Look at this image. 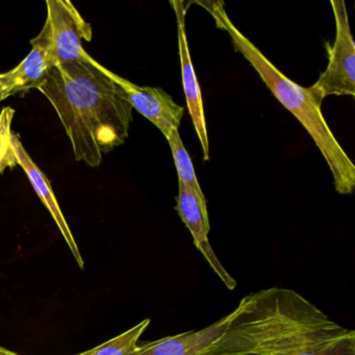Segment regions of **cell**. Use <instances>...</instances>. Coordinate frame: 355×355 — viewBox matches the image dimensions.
Instances as JSON below:
<instances>
[{"mask_svg":"<svg viewBox=\"0 0 355 355\" xmlns=\"http://www.w3.org/2000/svg\"><path fill=\"white\" fill-rule=\"evenodd\" d=\"M200 355H355V332L288 288L247 295Z\"/></svg>","mask_w":355,"mask_h":355,"instance_id":"cell-1","label":"cell"},{"mask_svg":"<svg viewBox=\"0 0 355 355\" xmlns=\"http://www.w3.org/2000/svg\"><path fill=\"white\" fill-rule=\"evenodd\" d=\"M37 89L57 112L76 162L98 167L103 155L128 140L134 107L90 55L51 68Z\"/></svg>","mask_w":355,"mask_h":355,"instance_id":"cell-2","label":"cell"},{"mask_svg":"<svg viewBox=\"0 0 355 355\" xmlns=\"http://www.w3.org/2000/svg\"><path fill=\"white\" fill-rule=\"evenodd\" d=\"M198 3L213 16L217 28L227 33L236 51L250 63L272 94L309 132L329 166L336 192L352 194L355 188V165L326 123L322 114V101L311 89L299 86L280 72L232 24L222 1Z\"/></svg>","mask_w":355,"mask_h":355,"instance_id":"cell-3","label":"cell"},{"mask_svg":"<svg viewBox=\"0 0 355 355\" xmlns=\"http://www.w3.org/2000/svg\"><path fill=\"white\" fill-rule=\"evenodd\" d=\"M336 20V39L328 47L329 63L319 80L309 87L323 101L327 96H354L355 46L349 26L348 13L343 0L330 1Z\"/></svg>","mask_w":355,"mask_h":355,"instance_id":"cell-4","label":"cell"},{"mask_svg":"<svg viewBox=\"0 0 355 355\" xmlns=\"http://www.w3.org/2000/svg\"><path fill=\"white\" fill-rule=\"evenodd\" d=\"M47 18L51 36V57L55 66L86 61L88 53L83 40L90 42L93 31L90 24L69 0H47Z\"/></svg>","mask_w":355,"mask_h":355,"instance_id":"cell-5","label":"cell"},{"mask_svg":"<svg viewBox=\"0 0 355 355\" xmlns=\"http://www.w3.org/2000/svg\"><path fill=\"white\" fill-rule=\"evenodd\" d=\"M101 68L123 89L132 107L155 124L166 138L172 130H180L184 109L182 105H178L163 89L138 86L114 73L101 64Z\"/></svg>","mask_w":355,"mask_h":355,"instance_id":"cell-6","label":"cell"},{"mask_svg":"<svg viewBox=\"0 0 355 355\" xmlns=\"http://www.w3.org/2000/svg\"><path fill=\"white\" fill-rule=\"evenodd\" d=\"M175 209L184 225L192 234L196 248L202 253L207 263L211 265L225 286L230 290H234L236 286V280L227 273L225 268L220 263L209 244V220L207 199L201 198L192 189L178 180Z\"/></svg>","mask_w":355,"mask_h":355,"instance_id":"cell-7","label":"cell"},{"mask_svg":"<svg viewBox=\"0 0 355 355\" xmlns=\"http://www.w3.org/2000/svg\"><path fill=\"white\" fill-rule=\"evenodd\" d=\"M171 6L175 12L178 21V51H180V65H182V85H184V95H186L187 105L194 124L195 130L198 136L199 142L203 151V159L209 161V144L207 137V121H205V110H203L202 97H201L200 87L193 68L191 60L190 49H189L188 38L184 28V18H186L187 8L184 7L182 1H171Z\"/></svg>","mask_w":355,"mask_h":355,"instance_id":"cell-8","label":"cell"},{"mask_svg":"<svg viewBox=\"0 0 355 355\" xmlns=\"http://www.w3.org/2000/svg\"><path fill=\"white\" fill-rule=\"evenodd\" d=\"M32 51L26 59L14 69L3 73L7 84L8 94H17L37 89L51 68L55 67L51 57V36L49 22L36 38L31 40Z\"/></svg>","mask_w":355,"mask_h":355,"instance_id":"cell-9","label":"cell"},{"mask_svg":"<svg viewBox=\"0 0 355 355\" xmlns=\"http://www.w3.org/2000/svg\"><path fill=\"white\" fill-rule=\"evenodd\" d=\"M13 144L16 155H17L18 164H19V166H21L22 169L26 172L39 198L41 199L46 209H49L51 217L53 218L58 227L61 230L62 234H63L66 243L69 246L74 259H76V263H78L80 269H84V259H83L82 255H80L78 244H76V240H74L73 234H72L71 230H70L69 225H68L67 221H66L65 217H64L63 213H62L61 207H60L59 203H58L49 178L41 171L38 165L33 161L32 157H31V155H28V151L26 150L24 145H22L18 135L13 134Z\"/></svg>","mask_w":355,"mask_h":355,"instance_id":"cell-10","label":"cell"},{"mask_svg":"<svg viewBox=\"0 0 355 355\" xmlns=\"http://www.w3.org/2000/svg\"><path fill=\"white\" fill-rule=\"evenodd\" d=\"M230 315L200 330H191L145 344L139 355H200L227 325Z\"/></svg>","mask_w":355,"mask_h":355,"instance_id":"cell-11","label":"cell"},{"mask_svg":"<svg viewBox=\"0 0 355 355\" xmlns=\"http://www.w3.org/2000/svg\"><path fill=\"white\" fill-rule=\"evenodd\" d=\"M149 324L150 319L144 320L128 331L91 350L80 353V355H139L145 347V344H138L139 338L144 334Z\"/></svg>","mask_w":355,"mask_h":355,"instance_id":"cell-12","label":"cell"},{"mask_svg":"<svg viewBox=\"0 0 355 355\" xmlns=\"http://www.w3.org/2000/svg\"><path fill=\"white\" fill-rule=\"evenodd\" d=\"M166 139H167L168 143H169L172 155H173L174 162H175L178 180L184 182L189 188L192 189L199 197L205 198L198 180H197L192 159H191L187 149L184 148V143H182V138H180L178 130H172L169 136Z\"/></svg>","mask_w":355,"mask_h":355,"instance_id":"cell-13","label":"cell"},{"mask_svg":"<svg viewBox=\"0 0 355 355\" xmlns=\"http://www.w3.org/2000/svg\"><path fill=\"white\" fill-rule=\"evenodd\" d=\"M15 110L5 107L0 113V173L8 168H15L18 164L17 155L13 144L12 122Z\"/></svg>","mask_w":355,"mask_h":355,"instance_id":"cell-14","label":"cell"},{"mask_svg":"<svg viewBox=\"0 0 355 355\" xmlns=\"http://www.w3.org/2000/svg\"><path fill=\"white\" fill-rule=\"evenodd\" d=\"M8 97H9V94H8V88L7 84H6L5 76H3V73H0V103L5 101Z\"/></svg>","mask_w":355,"mask_h":355,"instance_id":"cell-15","label":"cell"},{"mask_svg":"<svg viewBox=\"0 0 355 355\" xmlns=\"http://www.w3.org/2000/svg\"><path fill=\"white\" fill-rule=\"evenodd\" d=\"M0 355H19L17 353L13 352V351L8 350V349L0 347Z\"/></svg>","mask_w":355,"mask_h":355,"instance_id":"cell-16","label":"cell"},{"mask_svg":"<svg viewBox=\"0 0 355 355\" xmlns=\"http://www.w3.org/2000/svg\"><path fill=\"white\" fill-rule=\"evenodd\" d=\"M76 355H80V354H76Z\"/></svg>","mask_w":355,"mask_h":355,"instance_id":"cell-17","label":"cell"}]
</instances>
